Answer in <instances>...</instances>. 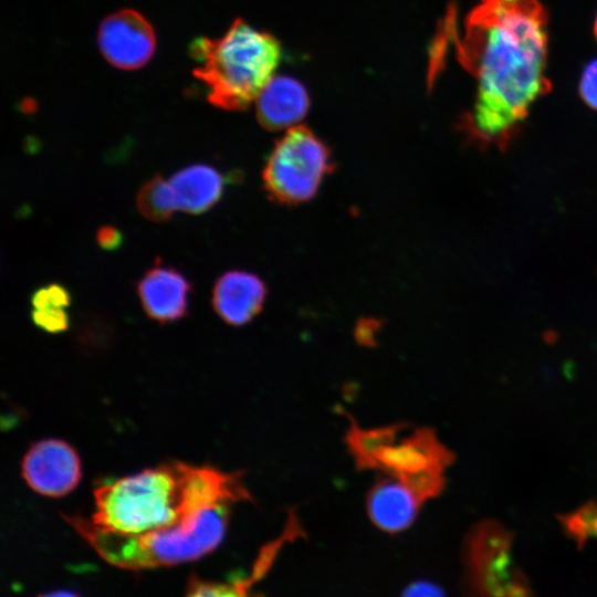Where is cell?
<instances>
[{"label": "cell", "instance_id": "obj_1", "mask_svg": "<svg viewBox=\"0 0 597 597\" xmlns=\"http://www.w3.org/2000/svg\"><path fill=\"white\" fill-rule=\"evenodd\" d=\"M460 53L478 83L460 132L481 150L506 151L531 106L551 90L544 9L537 0H482L467 21Z\"/></svg>", "mask_w": 597, "mask_h": 597}, {"label": "cell", "instance_id": "obj_2", "mask_svg": "<svg viewBox=\"0 0 597 597\" xmlns=\"http://www.w3.org/2000/svg\"><path fill=\"white\" fill-rule=\"evenodd\" d=\"M94 499L92 522L123 534L163 528L207 506L252 501L241 472L175 461L105 483Z\"/></svg>", "mask_w": 597, "mask_h": 597}, {"label": "cell", "instance_id": "obj_3", "mask_svg": "<svg viewBox=\"0 0 597 597\" xmlns=\"http://www.w3.org/2000/svg\"><path fill=\"white\" fill-rule=\"evenodd\" d=\"M230 505L207 506L176 524L142 534L107 531L80 515L63 516L107 563L140 570L187 563L210 553L224 536Z\"/></svg>", "mask_w": 597, "mask_h": 597}, {"label": "cell", "instance_id": "obj_4", "mask_svg": "<svg viewBox=\"0 0 597 597\" xmlns=\"http://www.w3.org/2000/svg\"><path fill=\"white\" fill-rule=\"evenodd\" d=\"M193 75L216 107L241 111L258 98L281 60L274 36L237 19L220 38L199 36L190 44Z\"/></svg>", "mask_w": 597, "mask_h": 597}, {"label": "cell", "instance_id": "obj_5", "mask_svg": "<svg viewBox=\"0 0 597 597\" xmlns=\"http://www.w3.org/2000/svg\"><path fill=\"white\" fill-rule=\"evenodd\" d=\"M465 597H533L531 586L512 556V535L485 521L470 530L462 549Z\"/></svg>", "mask_w": 597, "mask_h": 597}, {"label": "cell", "instance_id": "obj_6", "mask_svg": "<svg viewBox=\"0 0 597 597\" xmlns=\"http://www.w3.org/2000/svg\"><path fill=\"white\" fill-rule=\"evenodd\" d=\"M332 169L327 145L311 129L297 126L270 154L262 175L264 189L279 203H301L315 196Z\"/></svg>", "mask_w": 597, "mask_h": 597}, {"label": "cell", "instance_id": "obj_7", "mask_svg": "<svg viewBox=\"0 0 597 597\" xmlns=\"http://www.w3.org/2000/svg\"><path fill=\"white\" fill-rule=\"evenodd\" d=\"M97 43L109 64L119 70L133 71L143 67L153 57L156 34L140 12L121 9L100 23Z\"/></svg>", "mask_w": 597, "mask_h": 597}, {"label": "cell", "instance_id": "obj_8", "mask_svg": "<svg viewBox=\"0 0 597 597\" xmlns=\"http://www.w3.org/2000/svg\"><path fill=\"white\" fill-rule=\"evenodd\" d=\"M22 475L39 494L63 496L81 479V462L76 451L66 442L46 439L31 446L22 461Z\"/></svg>", "mask_w": 597, "mask_h": 597}, {"label": "cell", "instance_id": "obj_9", "mask_svg": "<svg viewBox=\"0 0 597 597\" xmlns=\"http://www.w3.org/2000/svg\"><path fill=\"white\" fill-rule=\"evenodd\" d=\"M136 291L150 318L169 323L186 315L191 284L178 269L158 260L138 280Z\"/></svg>", "mask_w": 597, "mask_h": 597}, {"label": "cell", "instance_id": "obj_10", "mask_svg": "<svg viewBox=\"0 0 597 597\" xmlns=\"http://www.w3.org/2000/svg\"><path fill=\"white\" fill-rule=\"evenodd\" d=\"M454 454L431 428L422 427L410 436L385 448L378 455V470L398 476L422 470L444 471Z\"/></svg>", "mask_w": 597, "mask_h": 597}, {"label": "cell", "instance_id": "obj_11", "mask_svg": "<svg viewBox=\"0 0 597 597\" xmlns=\"http://www.w3.org/2000/svg\"><path fill=\"white\" fill-rule=\"evenodd\" d=\"M265 296L266 287L259 276L232 270L217 279L212 290V305L227 324L241 326L261 312Z\"/></svg>", "mask_w": 597, "mask_h": 597}, {"label": "cell", "instance_id": "obj_12", "mask_svg": "<svg viewBox=\"0 0 597 597\" xmlns=\"http://www.w3.org/2000/svg\"><path fill=\"white\" fill-rule=\"evenodd\" d=\"M421 505L407 485L394 475L377 481L366 499L371 523L388 534L407 530L415 522Z\"/></svg>", "mask_w": 597, "mask_h": 597}, {"label": "cell", "instance_id": "obj_13", "mask_svg": "<svg viewBox=\"0 0 597 597\" xmlns=\"http://www.w3.org/2000/svg\"><path fill=\"white\" fill-rule=\"evenodd\" d=\"M308 107V94L298 81L273 76L256 98V117L265 129L280 130L298 123Z\"/></svg>", "mask_w": 597, "mask_h": 597}, {"label": "cell", "instance_id": "obj_14", "mask_svg": "<svg viewBox=\"0 0 597 597\" xmlns=\"http://www.w3.org/2000/svg\"><path fill=\"white\" fill-rule=\"evenodd\" d=\"M302 534L298 516L290 510L283 532L260 551L249 576L226 583L196 580L189 586L187 597H250L251 586L266 574L284 544Z\"/></svg>", "mask_w": 597, "mask_h": 597}, {"label": "cell", "instance_id": "obj_15", "mask_svg": "<svg viewBox=\"0 0 597 597\" xmlns=\"http://www.w3.org/2000/svg\"><path fill=\"white\" fill-rule=\"evenodd\" d=\"M177 209L199 214L211 209L224 189L222 174L208 164H192L176 171L169 179Z\"/></svg>", "mask_w": 597, "mask_h": 597}, {"label": "cell", "instance_id": "obj_16", "mask_svg": "<svg viewBox=\"0 0 597 597\" xmlns=\"http://www.w3.org/2000/svg\"><path fill=\"white\" fill-rule=\"evenodd\" d=\"M345 434V442L358 470H378V455L397 441L398 434L408 428L405 422L362 428L353 417Z\"/></svg>", "mask_w": 597, "mask_h": 597}, {"label": "cell", "instance_id": "obj_17", "mask_svg": "<svg viewBox=\"0 0 597 597\" xmlns=\"http://www.w3.org/2000/svg\"><path fill=\"white\" fill-rule=\"evenodd\" d=\"M70 304V292L62 284L43 285L31 296V317L38 327L49 333L62 332L69 326Z\"/></svg>", "mask_w": 597, "mask_h": 597}, {"label": "cell", "instance_id": "obj_18", "mask_svg": "<svg viewBox=\"0 0 597 597\" xmlns=\"http://www.w3.org/2000/svg\"><path fill=\"white\" fill-rule=\"evenodd\" d=\"M136 206L146 219L155 222L169 220L178 210L169 180L160 175L142 185L137 192Z\"/></svg>", "mask_w": 597, "mask_h": 597}, {"label": "cell", "instance_id": "obj_19", "mask_svg": "<svg viewBox=\"0 0 597 597\" xmlns=\"http://www.w3.org/2000/svg\"><path fill=\"white\" fill-rule=\"evenodd\" d=\"M566 534L579 547L591 537H597V503H586L573 513L559 516Z\"/></svg>", "mask_w": 597, "mask_h": 597}, {"label": "cell", "instance_id": "obj_20", "mask_svg": "<svg viewBox=\"0 0 597 597\" xmlns=\"http://www.w3.org/2000/svg\"><path fill=\"white\" fill-rule=\"evenodd\" d=\"M443 473L444 471L441 470H422L405 473L397 478L423 504L442 492L446 484Z\"/></svg>", "mask_w": 597, "mask_h": 597}, {"label": "cell", "instance_id": "obj_21", "mask_svg": "<svg viewBox=\"0 0 597 597\" xmlns=\"http://www.w3.org/2000/svg\"><path fill=\"white\" fill-rule=\"evenodd\" d=\"M579 94L588 107L597 111V59L585 67L579 82Z\"/></svg>", "mask_w": 597, "mask_h": 597}, {"label": "cell", "instance_id": "obj_22", "mask_svg": "<svg viewBox=\"0 0 597 597\" xmlns=\"http://www.w3.org/2000/svg\"><path fill=\"white\" fill-rule=\"evenodd\" d=\"M401 597H446L444 591L437 584L418 580L409 584L402 591Z\"/></svg>", "mask_w": 597, "mask_h": 597}, {"label": "cell", "instance_id": "obj_23", "mask_svg": "<svg viewBox=\"0 0 597 597\" xmlns=\"http://www.w3.org/2000/svg\"><path fill=\"white\" fill-rule=\"evenodd\" d=\"M97 243L101 248L113 251L123 243L122 232L113 226H103L96 233Z\"/></svg>", "mask_w": 597, "mask_h": 597}, {"label": "cell", "instance_id": "obj_24", "mask_svg": "<svg viewBox=\"0 0 597 597\" xmlns=\"http://www.w3.org/2000/svg\"><path fill=\"white\" fill-rule=\"evenodd\" d=\"M41 597H77V596L75 594H73V593H70V591L60 590V591L45 594V595H43Z\"/></svg>", "mask_w": 597, "mask_h": 597}, {"label": "cell", "instance_id": "obj_25", "mask_svg": "<svg viewBox=\"0 0 597 597\" xmlns=\"http://www.w3.org/2000/svg\"><path fill=\"white\" fill-rule=\"evenodd\" d=\"M594 32L597 39V15H596L595 24H594Z\"/></svg>", "mask_w": 597, "mask_h": 597}, {"label": "cell", "instance_id": "obj_26", "mask_svg": "<svg viewBox=\"0 0 597 597\" xmlns=\"http://www.w3.org/2000/svg\"><path fill=\"white\" fill-rule=\"evenodd\" d=\"M504 1H513V0H504Z\"/></svg>", "mask_w": 597, "mask_h": 597}]
</instances>
